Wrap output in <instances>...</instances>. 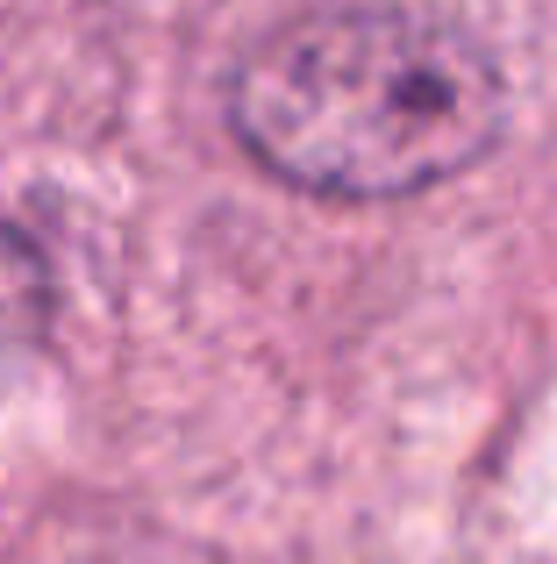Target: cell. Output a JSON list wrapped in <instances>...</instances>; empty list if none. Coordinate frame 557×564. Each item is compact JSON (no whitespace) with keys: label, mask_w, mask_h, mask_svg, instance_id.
<instances>
[{"label":"cell","mask_w":557,"mask_h":564,"mask_svg":"<svg viewBox=\"0 0 557 564\" xmlns=\"http://www.w3.org/2000/svg\"><path fill=\"white\" fill-rule=\"evenodd\" d=\"M229 129L315 200H407L501 143L507 86L472 29L415 8H321L243 51Z\"/></svg>","instance_id":"cell-1"},{"label":"cell","mask_w":557,"mask_h":564,"mask_svg":"<svg viewBox=\"0 0 557 564\" xmlns=\"http://www.w3.org/2000/svg\"><path fill=\"white\" fill-rule=\"evenodd\" d=\"M51 336V264L22 229L0 221V393L36 365Z\"/></svg>","instance_id":"cell-2"}]
</instances>
